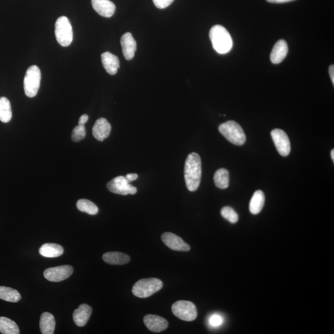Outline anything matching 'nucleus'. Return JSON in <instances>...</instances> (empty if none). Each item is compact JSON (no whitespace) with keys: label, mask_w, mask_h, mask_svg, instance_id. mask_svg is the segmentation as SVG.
Here are the masks:
<instances>
[{"label":"nucleus","mask_w":334,"mask_h":334,"mask_svg":"<svg viewBox=\"0 0 334 334\" xmlns=\"http://www.w3.org/2000/svg\"><path fill=\"white\" fill-rule=\"evenodd\" d=\"M174 0H153L156 7L159 9H164L169 7Z\"/></svg>","instance_id":"7c9ffc66"},{"label":"nucleus","mask_w":334,"mask_h":334,"mask_svg":"<svg viewBox=\"0 0 334 334\" xmlns=\"http://www.w3.org/2000/svg\"><path fill=\"white\" fill-rule=\"evenodd\" d=\"M111 127L109 122L104 118H99L95 122L93 128L94 138L99 141H104L109 136Z\"/></svg>","instance_id":"2eb2a0df"},{"label":"nucleus","mask_w":334,"mask_h":334,"mask_svg":"<svg viewBox=\"0 0 334 334\" xmlns=\"http://www.w3.org/2000/svg\"><path fill=\"white\" fill-rule=\"evenodd\" d=\"M0 299L6 302L16 303L21 300V295L15 289L0 286Z\"/></svg>","instance_id":"5701e85b"},{"label":"nucleus","mask_w":334,"mask_h":334,"mask_svg":"<svg viewBox=\"0 0 334 334\" xmlns=\"http://www.w3.org/2000/svg\"><path fill=\"white\" fill-rule=\"evenodd\" d=\"M92 5L99 15L105 18H110L115 12V5L110 0H92Z\"/></svg>","instance_id":"4468645a"},{"label":"nucleus","mask_w":334,"mask_h":334,"mask_svg":"<svg viewBox=\"0 0 334 334\" xmlns=\"http://www.w3.org/2000/svg\"><path fill=\"white\" fill-rule=\"evenodd\" d=\"M264 202H265V196L263 191H256L253 195L252 198L249 202V211L253 214H258L263 210Z\"/></svg>","instance_id":"4be33fe9"},{"label":"nucleus","mask_w":334,"mask_h":334,"mask_svg":"<svg viewBox=\"0 0 334 334\" xmlns=\"http://www.w3.org/2000/svg\"><path fill=\"white\" fill-rule=\"evenodd\" d=\"M72 272L73 268L72 266L65 265L47 269L44 272V275L50 282H59L70 277Z\"/></svg>","instance_id":"1a4fd4ad"},{"label":"nucleus","mask_w":334,"mask_h":334,"mask_svg":"<svg viewBox=\"0 0 334 334\" xmlns=\"http://www.w3.org/2000/svg\"><path fill=\"white\" fill-rule=\"evenodd\" d=\"M12 118V110L10 100L5 97L0 98V121L9 122Z\"/></svg>","instance_id":"393cba45"},{"label":"nucleus","mask_w":334,"mask_h":334,"mask_svg":"<svg viewBox=\"0 0 334 334\" xmlns=\"http://www.w3.org/2000/svg\"><path fill=\"white\" fill-rule=\"evenodd\" d=\"M221 215L224 219L227 220L232 224H235L238 221V216L237 213H236L233 208L228 207H224L222 208Z\"/></svg>","instance_id":"cd10ccee"},{"label":"nucleus","mask_w":334,"mask_h":334,"mask_svg":"<svg viewBox=\"0 0 334 334\" xmlns=\"http://www.w3.org/2000/svg\"><path fill=\"white\" fill-rule=\"evenodd\" d=\"M0 332L3 334H19V329L15 321L6 317H0Z\"/></svg>","instance_id":"b1692460"},{"label":"nucleus","mask_w":334,"mask_h":334,"mask_svg":"<svg viewBox=\"0 0 334 334\" xmlns=\"http://www.w3.org/2000/svg\"><path fill=\"white\" fill-rule=\"evenodd\" d=\"M126 178L127 180L129 181L130 182H133V181L136 180L138 178V174H130L127 175Z\"/></svg>","instance_id":"72a5a7b5"},{"label":"nucleus","mask_w":334,"mask_h":334,"mask_svg":"<svg viewBox=\"0 0 334 334\" xmlns=\"http://www.w3.org/2000/svg\"><path fill=\"white\" fill-rule=\"evenodd\" d=\"M103 260L111 265H124L129 263L130 256L120 252H107L102 256Z\"/></svg>","instance_id":"6ab92c4d"},{"label":"nucleus","mask_w":334,"mask_h":334,"mask_svg":"<svg viewBox=\"0 0 334 334\" xmlns=\"http://www.w3.org/2000/svg\"><path fill=\"white\" fill-rule=\"evenodd\" d=\"M55 325V317L52 314L46 312L41 314L40 320V328L41 333H54Z\"/></svg>","instance_id":"412c9836"},{"label":"nucleus","mask_w":334,"mask_h":334,"mask_svg":"<svg viewBox=\"0 0 334 334\" xmlns=\"http://www.w3.org/2000/svg\"><path fill=\"white\" fill-rule=\"evenodd\" d=\"M202 175V164L200 156L192 152L186 158L185 165V179L189 191L193 192L198 189Z\"/></svg>","instance_id":"f257e3e1"},{"label":"nucleus","mask_w":334,"mask_h":334,"mask_svg":"<svg viewBox=\"0 0 334 334\" xmlns=\"http://www.w3.org/2000/svg\"><path fill=\"white\" fill-rule=\"evenodd\" d=\"M267 1L271 4H285V3L293 2L295 0H267Z\"/></svg>","instance_id":"473e14b6"},{"label":"nucleus","mask_w":334,"mask_h":334,"mask_svg":"<svg viewBox=\"0 0 334 334\" xmlns=\"http://www.w3.org/2000/svg\"><path fill=\"white\" fill-rule=\"evenodd\" d=\"M121 45L122 54L127 60H132L135 57L137 44L135 38H133L132 33L130 32L125 33L121 38Z\"/></svg>","instance_id":"ddd939ff"},{"label":"nucleus","mask_w":334,"mask_h":334,"mask_svg":"<svg viewBox=\"0 0 334 334\" xmlns=\"http://www.w3.org/2000/svg\"><path fill=\"white\" fill-rule=\"evenodd\" d=\"M107 188L111 193L123 195L135 194L137 189L130 185L129 181L123 176L117 177L107 184Z\"/></svg>","instance_id":"6e6552de"},{"label":"nucleus","mask_w":334,"mask_h":334,"mask_svg":"<svg viewBox=\"0 0 334 334\" xmlns=\"http://www.w3.org/2000/svg\"><path fill=\"white\" fill-rule=\"evenodd\" d=\"M224 319L219 314H214L211 317L210 323L212 326L219 327L222 324Z\"/></svg>","instance_id":"c756f323"},{"label":"nucleus","mask_w":334,"mask_h":334,"mask_svg":"<svg viewBox=\"0 0 334 334\" xmlns=\"http://www.w3.org/2000/svg\"><path fill=\"white\" fill-rule=\"evenodd\" d=\"M102 65L108 74L115 75L118 72L119 61L116 55L107 52L101 55Z\"/></svg>","instance_id":"f3484780"},{"label":"nucleus","mask_w":334,"mask_h":334,"mask_svg":"<svg viewBox=\"0 0 334 334\" xmlns=\"http://www.w3.org/2000/svg\"><path fill=\"white\" fill-rule=\"evenodd\" d=\"M78 210L90 215H96L99 212V208L94 202L88 199H80L76 203Z\"/></svg>","instance_id":"bb28decb"},{"label":"nucleus","mask_w":334,"mask_h":334,"mask_svg":"<svg viewBox=\"0 0 334 334\" xmlns=\"http://www.w3.org/2000/svg\"><path fill=\"white\" fill-rule=\"evenodd\" d=\"M93 313V309L87 304H82L79 306L73 313V320L78 327H83L87 324Z\"/></svg>","instance_id":"dca6fc26"},{"label":"nucleus","mask_w":334,"mask_h":334,"mask_svg":"<svg viewBox=\"0 0 334 334\" xmlns=\"http://www.w3.org/2000/svg\"><path fill=\"white\" fill-rule=\"evenodd\" d=\"M331 158H332V159L333 161H334V150L332 149V151H331Z\"/></svg>","instance_id":"c9c22d12"},{"label":"nucleus","mask_w":334,"mask_h":334,"mask_svg":"<svg viewBox=\"0 0 334 334\" xmlns=\"http://www.w3.org/2000/svg\"><path fill=\"white\" fill-rule=\"evenodd\" d=\"M162 287L163 282L158 278H143L134 285L132 292L136 297L146 299L157 293Z\"/></svg>","instance_id":"7ed1b4c3"},{"label":"nucleus","mask_w":334,"mask_h":334,"mask_svg":"<svg viewBox=\"0 0 334 334\" xmlns=\"http://www.w3.org/2000/svg\"><path fill=\"white\" fill-rule=\"evenodd\" d=\"M214 180L217 187L226 189L229 185V172L225 169H219L214 175Z\"/></svg>","instance_id":"a878e982"},{"label":"nucleus","mask_w":334,"mask_h":334,"mask_svg":"<svg viewBox=\"0 0 334 334\" xmlns=\"http://www.w3.org/2000/svg\"><path fill=\"white\" fill-rule=\"evenodd\" d=\"M161 240L167 246L172 250L178 252H189L191 249L190 246L182 238L175 234L171 232L164 233L161 236Z\"/></svg>","instance_id":"9b49d317"},{"label":"nucleus","mask_w":334,"mask_h":334,"mask_svg":"<svg viewBox=\"0 0 334 334\" xmlns=\"http://www.w3.org/2000/svg\"><path fill=\"white\" fill-rule=\"evenodd\" d=\"M172 311L175 316L185 321H193L197 316L196 306L189 301H178L172 305Z\"/></svg>","instance_id":"0eeeda50"},{"label":"nucleus","mask_w":334,"mask_h":334,"mask_svg":"<svg viewBox=\"0 0 334 334\" xmlns=\"http://www.w3.org/2000/svg\"><path fill=\"white\" fill-rule=\"evenodd\" d=\"M328 73H329L330 79L331 80H332V82L333 85H334V66L333 65H330L329 68H328Z\"/></svg>","instance_id":"f704fd0d"},{"label":"nucleus","mask_w":334,"mask_h":334,"mask_svg":"<svg viewBox=\"0 0 334 334\" xmlns=\"http://www.w3.org/2000/svg\"><path fill=\"white\" fill-rule=\"evenodd\" d=\"M219 130L228 141L236 146H242L246 141V136L238 122L234 121L225 122L220 125Z\"/></svg>","instance_id":"20e7f679"},{"label":"nucleus","mask_w":334,"mask_h":334,"mask_svg":"<svg viewBox=\"0 0 334 334\" xmlns=\"http://www.w3.org/2000/svg\"><path fill=\"white\" fill-rule=\"evenodd\" d=\"M144 322L147 328L154 332H162L169 326V322L165 318L154 314H147L145 316Z\"/></svg>","instance_id":"f8f14e48"},{"label":"nucleus","mask_w":334,"mask_h":334,"mask_svg":"<svg viewBox=\"0 0 334 334\" xmlns=\"http://www.w3.org/2000/svg\"><path fill=\"white\" fill-rule=\"evenodd\" d=\"M271 136L278 153L283 157L288 155L291 146L286 133L282 130L275 129L272 131Z\"/></svg>","instance_id":"9d476101"},{"label":"nucleus","mask_w":334,"mask_h":334,"mask_svg":"<svg viewBox=\"0 0 334 334\" xmlns=\"http://www.w3.org/2000/svg\"><path fill=\"white\" fill-rule=\"evenodd\" d=\"M89 119V116L85 114V115H82L80 117L79 119V124L78 125H85L86 122H88Z\"/></svg>","instance_id":"2f4dec72"},{"label":"nucleus","mask_w":334,"mask_h":334,"mask_svg":"<svg viewBox=\"0 0 334 334\" xmlns=\"http://www.w3.org/2000/svg\"><path fill=\"white\" fill-rule=\"evenodd\" d=\"M86 131L85 125H78L72 131L71 138L74 142H79L86 137Z\"/></svg>","instance_id":"c85d7f7f"},{"label":"nucleus","mask_w":334,"mask_h":334,"mask_svg":"<svg viewBox=\"0 0 334 334\" xmlns=\"http://www.w3.org/2000/svg\"><path fill=\"white\" fill-rule=\"evenodd\" d=\"M210 37L213 48L220 54H226L232 49V37L224 27L216 25L211 28Z\"/></svg>","instance_id":"f03ea898"},{"label":"nucleus","mask_w":334,"mask_h":334,"mask_svg":"<svg viewBox=\"0 0 334 334\" xmlns=\"http://www.w3.org/2000/svg\"><path fill=\"white\" fill-rule=\"evenodd\" d=\"M63 247L60 244L55 243L44 244L39 249V253L46 258L60 257L63 254Z\"/></svg>","instance_id":"aec40b11"},{"label":"nucleus","mask_w":334,"mask_h":334,"mask_svg":"<svg viewBox=\"0 0 334 334\" xmlns=\"http://www.w3.org/2000/svg\"><path fill=\"white\" fill-rule=\"evenodd\" d=\"M288 51L287 44L284 40H280L275 44L271 54L272 63L278 64L282 62L287 55Z\"/></svg>","instance_id":"a211bd4d"},{"label":"nucleus","mask_w":334,"mask_h":334,"mask_svg":"<svg viewBox=\"0 0 334 334\" xmlns=\"http://www.w3.org/2000/svg\"><path fill=\"white\" fill-rule=\"evenodd\" d=\"M55 36L62 47L70 46L73 40V32L70 21L66 16H61L55 23Z\"/></svg>","instance_id":"39448f33"},{"label":"nucleus","mask_w":334,"mask_h":334,"mask_svg":"<svg viewBox=\"0 0 334 334\" xmlns=\"http://www.w3.org/2000/svg\"><path fill=\"white\" fill-rule=\"evenodd\" d=\"M41 72L37 66L33 65L27 69L24 79L25 94L32 98L37 94L40 88Z\"/></svg>","instance_id":"423d86ee"}]
</instances>
